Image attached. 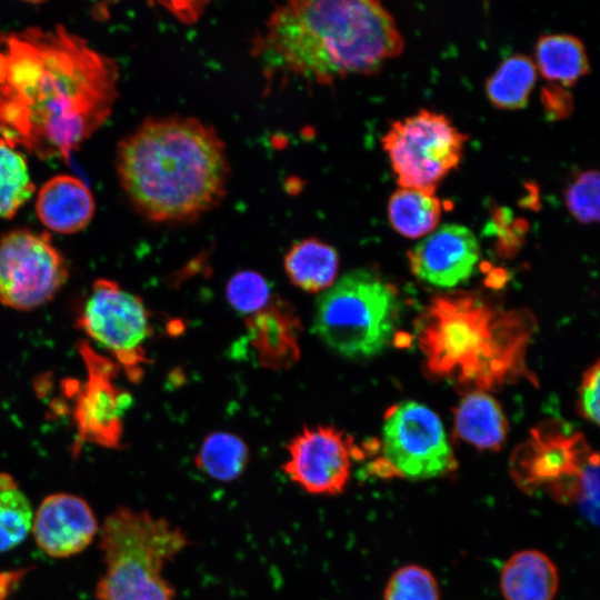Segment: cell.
Listing matches in <instances>:
<instances>
[{
  "instance_id": "29",
  "label": "cell",
  "mask_w": 600,
  "mask_h": 600,
  "mask_svg": "<svg viewBox=\"0 0 600 600\" xmlns=\"http://www.w3.org/2000/svg\"><path fill=\"white\" fill-rule=\"evenodd\" d=\"M599 172H580L564 191V203L574 219L581 223L599 220Z\"/></svg>"
},
{
  "instance_id": "12",
  "label": "cell",
  "mask_w": 600,
  "mask_h": 600,
  "mask_svg": "<svg viewBox=\"0 0 600 600\" xmlns=\"http://www.w3.org/2000/svg\"><path fill=\"white\" fill-rule=\"evenodd\" d=\"M282 470L298 488L312 496L341 494L351 477L358 448L333 426L307 427L287 446Z\"/></svg>"
},
{
  "instance_id": "17",
  "label": "cell",
  "mask_w": 600,
  "mask_h": 600,
  "mask_svg": "<svg viewBox=\"0 0 600 600\" xmlns=\"http://www.w3.org/2000/svg\"><path fill=\"white\" fill-rule=\"evenodd\" d=\"M94 198L87 184L70 174H58L43 183L36 200L42 224L54 232L71 234L84 229L94 214Z\"/></svg>"
},
{
  "instance_id": "10",
  "label": "cell",
  "mask_w": 600,
  "mask_h": 600,
  "mask_svg": "<svg viewBox=\"0 0 600 600\" xmlns=\"http://www.w3.org/2000/svg\"><path fill=\"white\" fill-rule=\"evenodd\" d=\"M78 326L107 349L128 378L138 381L147 362L143 349L151 334L150 314L140 297L108 279L94 281Z\"/></svg>"
},
{
  "instance_id": "11",
  "label": "cell",
  "mask_w": 600,
  "mask_h": 600,
  "mask_svg": "<svg viewBox=\"0 0 600 600\" xmlns=\"http://www.w3.org/2000/svg\"><path fill=\"white\" fill-rule=\"evenodd\" d=\"M68 278V267L48 233L14 229L0 239V302L28 311L50 301Z\"/></svg>"
},
{
  "instance_id": "25",
  "label": "cell",
  "mask_w": 600,
  "mask_h": 600,
  "mask_svg": "<svg viewBox=\"0 0 600 600\" xmlns=\"http://www.w3.org/2000/svg\"><path fill=\"white\" fill-rule=\"evenodd\" d=\"M34 190L23 153L0 136V218H12Z\"/></svg>"
},
{
  "instance_id": "14",
  "label": "cell",
  "mask_w": 600,
  "mask_h": 600,
  "mask_svg": "<svg viewBox=\"0 0 600 600\" xmlns=\"http://www.w3.org/2000/svg\"><path fill=\"white\" fill-rule=\"evenodd\" d=\"M412 273L440 289L467 281L480 258L473 232L460 224H444L429 233L407 252Z\"/></svg>"
},
{
  "instance_id": "21",
  "label": "cell",
  "mask_w": 600,
  "mask_h": 600,
  "mask_svg": "<svg viewBox=\"0 0 600 600\" xmlns=\"http://www.w3.org/2000/svg\"><path fill=\"white\" fill-rule=\"evenodd\" d=\"M536 67L546 80L564 88L576 84L590 70L582 41L566 33L543 34L538 39Z\"/></svg>"
},
{
  "instance_id": "18",
  "label": "cell",
  "mask_w": 600,
  "mask_h": 600,
  "mask_svg": "<svg viewBox=\"0 0 600 600\" xmlns=\"http://www.w3.org/2000/svg\"><path fill=\"white\" fill-rule=\"evenodd\" d=\"M558 588V568L540 550L518 551L501 569L500 590L504 600H553Z\"/></svg>"
},
{
  "instance_id": "32",
  "label": "cell",
  "mask_w": 600,
  "mask_h": 600,
  "mask_svg": "<svg viewBox=\"0 0 600 600\" xmlns=\"http://www.w3.org/2000/svg\"><path fill=\"white\" fill-rule=\"evenodd\" d=\"M206 4L204 2H187L186 8H179L174 2L163 3L181 21H193L197 19L201 11L203 10L201 6Z\"/></svg>"
},
{
  "instance_id": "24",
  "label": "cell",
  "mask_w": 600,
  "mask_h": 600,
  "mask_svg": "<svg viewBox=\"0 0 600 600\" xmlns=\"http://www.w3.org/2000/svg\"><path fill=\"white\" fill-rule=\"evenodd\" d=\"M248 461L249 450L246 442L240 437L223 431L207 436L194 460L200 471L221 482L238 479Z\"/></svg>"
},
{
  "instance_id": "8",
  "label": "cell",
  "mask_w": 600,
  "mask_h": 600,
  "mask_svg": "<svg viewBox=\"0 0 600 600\" xmlns=\"http://www.w3.org/2000/svg\"><path fill=\"white\" fill-rule=\"evenodd\" d=\"M377 448L367 470L380 478L428 480L458 467L440 418L416 401L397 403L386 412Z\"/></svg>"
},
{
  "instance_id": "9",
  "label": "cell",
  "mask_w": 600,
  "mask_h": 600,
  "mask_svg": "<svg viewBox=\"0 0 600 600\" xmlns=\"http://www.w3.org/2000/svg\"><path fill=\"white\" fill-rule=\"evenodd\" d=\"M467 140L448 117L421 109L392 122L381 144L400 188L436 192L460 164Z\"/></svg>"
},
{
  "instance_id": "4",
  "label": "cell",
  "mask_w": 600,
  "mask_h": 600,
  "mask_svg": "<svg viewBox=\"0 0 600 600\" xmlns=\"http://www.w3.org/2000/svg\"><path fill=\"white\" fill-rule=\"evenodd\" d=\"M537 323L476 291L433 297L414 321L427 372L459 391L486 392L519 379L536 381L526 357Z\"/></svg>"
},
{
  "instance_id": "5",
  "label": "cell",
  "mask_w": 600,
  "mask_h": 600,
  "mask_svg": "<svg viewBox=\"0 0 600 600\" xmlns=\"http://www.w3.org/2000/svg\"><path fill=\"white\" fill-rule=\"evenodd\" d=\"M99 534L104 571L96 586L98 600H179L163 573L190 543L179 526L147 510L119 507Z\"/></svg>"
},
{
  "instance_id": "15",
  "label": "cell",
  "mask_w": 600,
  "mask_h": 600,
  "mask_svg": "<svg viewBox=\"0 0 600 600\" xmlns=\"http://www.w3.org/2000/svg\"><path fill=\"white\" fill-rule=\"evenodd\" d=\"M99 526L90 504L72 493L47 496L31 524L37 546L51 558H69L83 551L94 539Z\"/></svg>"
},
{
  "instance_id": "33",
  "label": "cell",
  "mask_w": 600,
  "mask_h": 600,
  "mask_svg": "<svg viewBox=\"0 0 600 600\" xmlns=\"http://www.w3.org/2000/svg\"><path fill=\"white\" fill-rule=\"evenodd\" d=\"M23 573V570L0 573V600H4L11 588L18 582Z\"/></svg>"
},
{
  "instance_id": "23",
  "label": "cell",
  "mask_w": 600,
  "mask_h": 600,
  "mask_svg": "<svg viewBox=\"0 0 600 600\" xmlns=\"http://www.w3.org/2000/svg\"><path fill=\"white\" fill-rule=\"evenodd\" d=\"M534 61L521 53L504 59L486 82V94L492 106L503 110L524 108L537 80Z\"/></svg>"
},
{
  "instance_id": "2",
  "label": "cell",
  "mask_w": 600,
  "mask_h": 600,
  "mask_svg": "<svg viewBox=\"0 0 600 600\" xmlns=\"http://www.w3.org/2000/svg\"><path fill=\"white\" fill-rule=\"evenodd\" d=\"M116 169L136 211L154 223H191L221 203L230 172L224 141L193 117L144 119L119 142Z\"/></svg>"
},
{
  "instance_id": "1",
  "label": "cell",
  "mask_w": 600,
  "mask_h": 600,
  "mask_svg": "<svg viewBox=\"0 0 600 600\" xmlns=\"http://www.w3.org/2000/svg\"><path fill=\"white\" fill-rule=\"evenodd\" d=\"M119 67L61 24L0 31V136L68 160L111 116Z\"/></svg>"
},
{
  "instance_id": "13",
  "label": "cell",
  "mask_w": 600,
  "mask_h": 600,
  "mask_svg": "<svg viewBox=\"0 0 600 600\" xmlns=\"http://www.w3.org/2000/svg\"><path fill=\"white\" fill-rule=\"evenodd\" d=\"M88 369V380L76 406L78 442H92L107 448H119L122 437L121 417L128 409L130 397L113 383L116 367L107 358L94 353L88 344L81 346Z\"/></svg>"
},
{
  "instance_id": "3",
  "label": "cell",
  "mask_w": 600,
  "mask_h": 600,
  "mask_svg": "<svg viewBox=\"0 0 600 600\" xmlns=\"http://www.w3.org/2000/svg\"><path fill=\"white\" fill-rule=\"evenodd\" d=\"M403 46L379 1L296 0L273 9L253 53L273 73L327 84L378 72Z\"/></svg>"
},
{
  "instance_id": "19",
  "label": "cell",
  "mask_w": 600,
  "mask_h": 600,
  "mask_svg": "<svg viewBox=\"0 0 600 600\" xmlns=\"http://www.w3.org/2000/svg\"><path fill=\"white\" fill-rule=\"evenodd\" d=\"M457 436L479 450H499L506 441L508 422L500 404L486 392H470L454 410Z\"/></svg>"
},
{
  "instance_id": "31",
  "label": "cell",
  "mask_w": 600,
  "mask_h": 600,
  "mask_svg": "<svg viewBox=\"0 0 600 600\" xmlns=\"http://www.w3.org/2000/svg\"><path fill=\"white\" fill-rule=\"evenodd\" d=\"M541 102L550 120L563 119L572 112V96L564 87L556 83L542 88Z\"/></svg>"
},
{
  "instance_id": "7",
  "label": "cell",
  "mask_w": 600,
  "mask_h": 600,
  "mask_svg": "<svg viewBox=\"0 0 600 600\" xmlns=\"http://www.w3.org/2000/svg\"><path fill=\"white\" fill-rule=\"evenodd\" d=\"M510 471L521 489L542 490L556 501L574 504L598 522L599 456L584 436L560 420H546L517 447Z\"/></svg>"
},
{
  "instance_id": "16",
  "label": "cell",
  "mask_w": 600,
  "mask_h": 600,
  "mask_svg": "<svg viewBox=\"0 0 600 600\" xmlns=\"http://www.w3.org/2000/svg\"><path fill=\"white\" fill-rule=\"evenodd\" d=\"M246 338L256 360L273 370L288 369L299 358L300 320L291 306L277 300L249 316Z\"/></svg>"
},
{
  "instance_id": "28",
  "label": "cell",
  "mask_w": 600,
  "mask_h": 600,
  "mask_svg": "<svg viewBox=\"0 0 600 600\" xmlns=\"http://www.w3.org/2000/svg\"><path fill=\"white\" fill-rule=\"evenodd\" d=\"M271 291L267 280L256 271H240L227 284V300L238 312L253 314L270 302Z\"/></svg>"
},
{
  "instance_id": "6",
  "label": "cell",
  "mask_w": 600,
  "mask_h": 600,
  "mask_svg": "<svg viewBox=\"0 0 600 600\" xmlns=\"http://www.w3.org/2000/svg\"><path fill=\"white\" fill-rule=\"evenodd\" d=\"M398 314L396 288L377 273L358 269L336 280L318 298L312 329L338 354L368 359L391 342Z\"/></svg>"
},
{
  "instance_id": "26",
  "label": "cell",
  "mask_w": 600,
  "mask_h": 600,
  "mask_svg": "<svg viewBox=\"0 0 600 600\" xmlns=\"http://www.w3.org/2000/svg\"><path fill=\"white\" fill-rule=\"evenodd\" d=\"M33 511L12 477L0 472V552L20 544L31 531Z\"/></svg>"
},
{
  "instance_id": "22",
  "label": "cell",
  "mask_w": 600,
  "mask_h": 600,
  "mask_svg": "<svg viewBox=\"0 0 600 600\" xmlns=\"http://www.w3.org/2000/svg\"><path fill=\"white\" fill-rule=\"evenodd\" d=\"M442 207L436 192L399 187L388 200V219L397 232L416 239L434 231Z\"/></svg>"
},
{
  "instance_id": "27",
  "label": "cell",
  "mask_w": 600,
  "mask_h": 600,
  "mask_svg": "<svg viewBox=\"0 0 600 600\" xmlns=\"http://www.w3.org/2000/svg\"><path fill=\"white\" fill-rule=\"evenodd\" d=\"M383 600H440L436 577L427 568L407 564L389 578Z\"/></svg>"
},
{
  "instance_id": "30",
  "label": "cell",
  "mask_w": 600,
  "mask_h": 600,
  "mask_svg": "<svg viewBox=\"0 0 600 600\" xmlns=\"http://www.w3.org/2000/svg\"><path fill=\"white\" fill-rule=\"evenodd\" d=\"M599 361H596L583 373L579 389V410L583 418L599 424Z\"/></svg>"
},
{
  "instance_id": "20",
  "label": "cell",
  "mask_w": 600,
  "mask_h": 600,
  "mask_svg": "<svg viewBox=\"0 0 600 600\" xmlns=\"http://www.w3.org/2000/svg\"><path fill=\"white\" fill-rule=\"evenodd\" d=\"M339 264L337 250L317 238L296 241L283 259L290 282L310 293L330 288L336 282Z\"/></svg>"
}]
</instances>
